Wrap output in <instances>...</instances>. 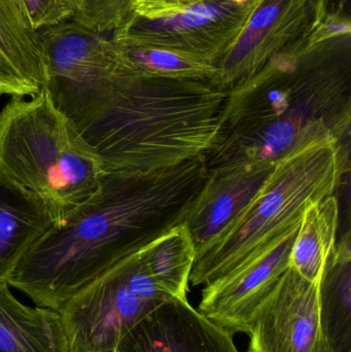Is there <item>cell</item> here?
Returning <instances> with one entry per match:
<instances>
[{"label": "cell", "instance_id": "1", "mask_svg": "<svg viewBox=\"0 0 351 352\" xmlns=\"http://www.w3.org/2000/svg\"><path fill=\"white\" fill-rule=\"evenodd\" d=\"M207 175L204 158L158 170L104 171L97 190L31 246L8 285L59 311L120 261L183 223Z\"/></svg>", "mask_w": 351, "mask_h": 352}, {"label": "cell", "instance_id": "2", "mask_svg": "<svg viewBox=\"0 0 351 352\" xmlns=\"http://www.w3.org/2000/svg\"><path fill=\"white\" fill-rule=\"evenodd\" d=\"M351 29L326 19L307 41L270 58L228 90L224 131L207 169L242 160L278 162L311 140L350 146Z\"/></svg>", "mask_w": 351, "mask_h": 352}, {"label": "cell", "instance_id": "3", "mask_svg": "<svg viewBox=\"0 0 351 352\" xmlns=\"http://www.w3.org/2000/svg\"><path fill=\"white\" fill-rule=\"evenodd\" d=\"M228 90L205 80L136 76L80 135L104 171H152L205 158L220 144Z\"/></svg>", "mask_w": 351, "mask_h": 352}, {"label": "cell", "instance_id": "4", "mask_svg": "<svg viewBox=\"0 0 351 352\" xmlns=\"http://www.w3.org/2000/svg\"><path fill=\"white\" fill-rule=\"evenodd\" d=\"M350 173V146L311 140L280 159L253 202L197 256L190 283L210 285L253 262L300 227L307 205L332 196Z\"/></svg>", "mask_w": 351, "mask_h": 352}, {"label": "cell", "instance_id": "5", "mask_svg": "<svg viewBox=\"0 0 351 352\" xmlns=\"http://www.w3.org/2000/svg\"><path fill=\"white\" fill-rule=\"evenodd\" d=\"M104 173L100 159L58 109L47 88L12 97L0 113V178L28 190L53 225L88 199Z\"/></svg>", "mask_w": 351, "mask_h": 352}, {"label": "cell", "instance_id": "6", "mask_svg": "<svg viewBox=\"0 0 351 352\" xmlns=\"http://www.w3.org/2000/svg\"><path fill=\"white\" fill-rule=\"evenodd\" d=\"M47 89L56 107L82 132L115 93L142 74L113 39L71 20L41 29Z\"/></svg>", "mask_w": 351, "mask_h": 352}, {"label": "cell", "instance_id": "7", "mask_svg": "<svg viewBox=\"0 0 351 352\" xmlns=\"http://www.w3.org/2000/svg\"><path fill=\"white\" fill-rule=\"evenodd\" d=\"M170 298L138 252L120 261L59 309L70 352H117L126 335Z\"/></svg>", "mask_w": 351, "mask_h": 352}, {"label": "cell", "instance_id": "8", "mask_svg": "<svg viewBox=\"0 0 351 352\" xmlns=\"http://www.w3.org/2000/svg\"><path fill=\"white\" fill-rule=\"evenodd\" d=\"M258 1L201 0L148 18L133 12L111 38L177 52L216 66L236 43Z\"/></svg>", "mask_w": 351, "mask_h": 352}, {"label": "cell", "instance_id": "9", "mask_svg": "<svg viewBox=\"0 0 351 352\" xmlns=\"http://www.w3.org/2000/svg\"><path fill=\"white\" fill-rule=\"evenodd\" d=\"M332 0H259L242 32L218 62L220 88L236 86L291 45L307 41L330 14Z\"/></svg>", "mask_w": 351, "mask_h": 352}, {"label": "cell", "instance_id": "10", "mask_svg": "<svg viewBox=\"0 0 351 352\" xmlns=\"http://www.w3.org/2000/svg\"><path fill=\"white\" fill-rule=\"evenodd\" d=\"M319 285L288 267L253 314L247 352H332L321 329Z\"/></svg>", "mask_w": 351, "mask_h": 352}, {"label": "cell", "instance_id": "11", "mask_svg": "<svg viewBox=\"0 0 351 352\" xmlns=\"http://www.w3.org/2000/svg\"><path fill=\"white\" fill-rule=\"evenodd\" d=\"M276 162L242 160L208 169L207 178L183 223L196 258L216 243L265 186Z\"/></svg>", "mask_w": 351, "mask_h": 352}, {"label": "cell", "instance_id": "12", "mask_svg": "<svg viewBox=\"0 0 351 352\" xmlns=\"http://www.w3.org/2000/svg\"><path fill=\"white\" fill-rule=\"evenodd\" d=\"M298 230L291 232L253 262L205 285L198 310L234 335L247 334L256 310L290 267Z\"/></svg>", "mask_w": 351, "mask_h": 352}, {"label": "cell", "instance_id": "13", "mask_svg": "<svg viewBox=\"0 0 351 352\" xmlns=\"http://www.w3.org/2000/svg\"><path fill=\"white\" fill-rule=\"evenodd\" d=\"M233 336L189 301L170 297L126 335L117 352H240Z\"/></svg>", "mask_w": 351, "mask_h": 352}, {"label": "cell", "instance_id": "14", "mask_svg": "<svg viewBox=\"0 0 351 352\" xmlns=\"http://www.w3.org/2000/svg\"><path fill=\"white\" fill-rule=\"evenodd\" d=\"M47 80L45 41L33 26L26 3L0 0V96H34Z\"/></svg>", "mask_w": 351, "mask_h": 352}, {"label": "cell", "instance_id": "15", "mask_svg": "<svg viewBox=\"0 0 351 352\" xmlns=\"http://www.w3.org/2000/svg\"><path fill=\"white\" fill-rule=\"evenodd\" d=\"M10 287L0 281V352H70L59 312L22 303Z\"/></svg>", "mask_w": 351, "mask_h": 352}, {"label": "cell", "instance_id": "16", "mask_svg": "<svg viewBox=\"0 0 351 352\" xmlns=\"http://www.w3.org/2000/svg\"><path fill=\"white\" fill-rule=\"evenodd\" d=\"M53 226L28 190L0 178V281H8L31 246Z\"/></svg>", "mask_w": 351, "mask_h": 352}, {"label": "cell", "instance_id": "17", "mask_svg": "<svg viewBox=\"0 0 351 352\" xmlns=\"http://www.w3.org/2000/svg\"><path fill=\"white\" fill-rule=\"evenodd\" d=\"M321 329L332 352H351L350 234L328 256L319 285Z\"/></svg>", "mask_w": 351, "mask_h": 352}, {"label": "cell", "instance_id": "18", "mask_svg": "<svg viewBox=\"0 0 351 352\" xmlns=\"http://www.w3.org/2000/svg\"><path fill=\"white\" fill-rule=\"evenodd\" d=\"M339 203L335 195L307 205L290 256L292 267L309 281L321 279L328 256L335 248Z\"/></svg>", "mask_w": 351, "mask_h": 352}, {"label": "cell", "instance_id": "19", "mask_svg": "<svg viewBox=\"0 0 351 352\" xmlns=\"http://www.w3.org/2000/svg\"><path fill=\"white\" fill-rule=\"evenodd\" d=\"M155 283L167 295L188 300L190 276L196 260L193 238L185 223L171 228L138 252Z\"/></svg>", "mask_w": 351, "mask_h": 352}, {"label": "cell", "instance_id": "20", "mask_svg": "<svg viewBox=\"0 0 351 352\" xmlns=\"http://www.w3.org/2000/svg\"><path fill=\"white\" fill-rule=\"evenodd\" d=\"M113 41L144 76L174 80H205L218 86L220 69L214 64L169 50Z\"/></svg>", "mask_w": 351, "mask_h": 352}, {"label": "cell", "instance_id": "21", "mask_svg": "<svg viewBox=\"0 0 351 352\" xmlns=\"http://www.w3.org/2000/svg\"><path fill=\"white\" fill-rule=\"evenodd\" d=\"M73 14L70 20L93 32L113 34L133 14V0H68Z\"/></svg>", "mask_w": 351, "mask_h": 352}, {"label": "cell", "instance_id": "22", "mask_svg": "<svg viewBox=\"0 0 351 352\" xmlns=\"http://www.w3.org/2000/svg\"><path fill=\"white\" fill-rule=\"evenodd\" d=\"M33 26L41 30L71 19L73 10L68 0H24Z\"/></svg>", "mask_w": 351, "mask_h": 352}, {"label": "cell", "instance_id": "23", "mask_svg": "<svg viewBox=\"0 0 351 352\" xmlns=\"http://www.w3.org/2000/svg\"><path fill=\"white\" fill-rule=\"evenodd\" d=\"M201 0H133V12L140 16H154L179 10Z\"/></svg>", "mask_w": 351, "mask_h": 352}]
</instances>
